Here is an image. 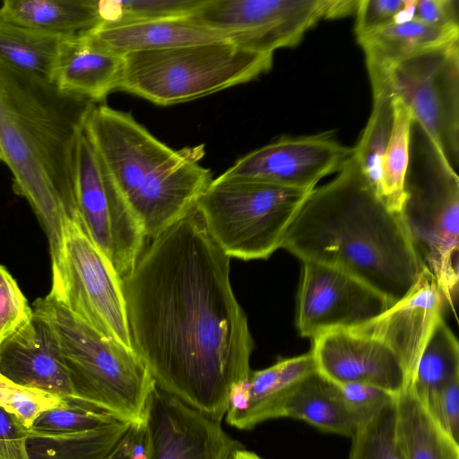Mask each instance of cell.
<instances>
[{"instance_id":"obj_43","label":"cell","mask_w":459,"mask_h":459,"mask_svg":"<svg viewBox=\"0 0 459 459\" xmlns=\"http://www.w3.org/2000/svg\"><path fill=\"white\" fill-rule=\"evenodd\" d=\"M230 459H262L255 453L246 450L244 447L236 450Z\"/></svg>"},{"instance_id":"obj_28","label":"cell","mask_w":459,"mask_h":459,"mask_svg":"<svg viewBox=\"0 0 459 459\" xmlns=\"http://www.w3.org/2000/svg\"><path fill=\"white\" fill-rule=\"evenodd\" d=\"M371 88L372 109L357 144L352 147V157L377 191L384 154L392 133L394 108V97L385 84L373 85Z\"/></svg>"},{"instance_id":"obj_35","label":"cell","mask_w":459,"mask_h":459,"mask_svg":"<svg viewBox=\"0 0 459 459\" xmlns=\"http://www.w3.org/2000/svg\"><path fill=\"white\" fill-rule=\"evenodd\" d=\"M355 14L354 30L359 37L393 23L412 20L413 6L410 0H358Z\"/></svg>"},{"instance_id":"obj_30","label":"cell","mask_w":459,"mask_h":459,"mask_svg":"<svg viewBox=\"0 0 459 459\" xmlns=\"http://www.w3.org/2000/svg\"><path fill=\"white\" fill-rule=\"evenodd\" d=\"M394 124L377 193L390 210L399 213L404 198L412 117L408 108L396 98H394Z\"/></svg>"},{"instance_id":"obj_22","label":"cell","mask_w":459,"mask_h":459,"mask_svg":"<svg viewBox=\"0 0 459 459\" xmlns=\"http://www.w3.org/2000/svg\"><path fill=\"white\" fill-rule=\"evenodd\" d=\"M357 39L371 77L407 58L459 41V27H437L411 20L372 30Z\"/></svg>"},{"instance_id":"obj_34","label":"cell","mask_w":459,"mask_h":459,"mask_svg":"<svg viewBox=\"0 0 459 459\" xmlns=\"http://www.w3.org/2000/svg\"><path fill=\"white\" fill-rule=\"evenodd\" d=\"M68 401L44 391L18 385L0 374V406L30 429L37 416Z\"/></svg>"},{"instance_id":"obj_31","label":"cell","mask_w":459,"mask_h":459,"mask_svg":"<svg viewBox=\"0 0 459 459\" xmlns=\"http://www.w3.org/2000/svg\"><path fill=\"white\" fill-rule=\"evenodd\" d=\"M351 439L349 459H405L397 434L394 399L364 422Z\"/></svg>"},{"instance_id":"obj_23","label":"cell","mask_w":459,"mask_h":459,"mask_svg":"<svg viewBox=\"0 0 459 459\" xmlns=\"http://www.w3.org/2000/svg\"><path fill=\"white\" fill-rule=\"evenodd\" d=\"M0 17L63 39L90 34L103 23L97 0H4Z\"/></svg>"},{"instance_id":"obj_38","label":"cell","mask_w":459,"mask_h":459,"mask_svg":"<svg viewBox=\"0 0 459 459\" xmlns=\"http://www.w3.org/2000/svg\"><path fill=\"white\" fill-rule=\"evenodd\" d=\"M420 402L433 420L459 442V377L431 392Z\"/></svg>"},{"instance_id":"obj_3","label":"cell","mask_w":459,"mask_h":459,"mask_svg":"<svg viewBox=\"0 0 459 459\" xmlns=\"http://www.w3.org/2000/svg\"><path fill=\"white\" fill-rule=\"evenodd\" d=\"M96 105L0 60V150L13 191L34 211L49 244L60 250L65 218L79 216L77 152Z\"/></svg>"},{"instance_id":"obj_11","label":"cell","mask_w":459,"mask_h":459,"mask_svg":"<svg viewBox=\"0 0 459 459\" xmlns=\"http://www.w3.org/2000/svg\"><path fill=\"white\" fill-rule=\"evenodd\" d=\"M358 0H204L191 16L255 51L297 46L324 19L355 13Z\"/></svg>"},{"instance_id":"obj_42","label":"cell","mask_w":459,"mask_h":459,"mask_svg":"<svg viewBox=\"0 0 459 459\" xmlns=\"http://www.w3.org/2000/svg\"><path fill=\"white\" fill-rule=\"evenodd\" d=\"M0 459H28L25 450V438L0 440Z\"/></svg>"},{"instance_id":"obj_9","label":"cell","mask_w":459,"mask_h":459,"mask_svg":"<svg viewBox=\"0 0 459 459\" xmlns=\"http://www.w3.org/2000/svg\"><path fill=\"white\" fill-rule=\"evenodd\" d=\"M51 264L48 295L107 338L134 350L122 279L90 238L80 217L65 218L59 254Z\"/></svg>"},{"instance_id":"obj_10","label":"cell","mask_w":459,"mask_h":459,"mask_svg":"<svg viewBox=\"0 0 459 459\" xmlns=\"http://www.w3.org/2000/svg\"><path fill=\"white\" fill-rule=\"evenodd\" d=\"M400 100L439 149L459 168V41L416 55L369 77Z\"/></svg>"},{"instance_id":"obj_24","label":"cell","mask_w":459,"mask_h":459,"mask_svg":"<svg viewBox=\"0 0 459 459\" xmlns=\"http://www.w3.org/2000/svg\"><path fill=\"white\" fill-rule=\"evenodd\" d=\"M394 402L397 434L405 459H459V442L433 420L409 387Z\"/></svg>"},{"instance_id":"obj_27","label":"cell","mask_w":459,"mask_h":459,"mask_svg":"<svg viewBox=\"0 0 459 459\" xmlns=\"http://www.w3.org/2000/svg\"><path fill=\"white\" fill-rule=\"evenodd\" d=\"M65 40L0 17V60L42 81L53 83L56 61Z\"/></svg>"},{"instance_id":"obj_7","label":"cell","mask_w":459,"mask_h":459,"mask_svg":"<svg viewBox=\"0 0 459 459\" xmlns=\"http://www.w3.org/2000/svg\"><path fill=\"white\" fill-rule=\"evenodd\" d=\"M119 91L156 105L194 100L268 72L273 54L230 40L123 55Z\"/></svg>"},{"instance_id":"obj_16","label":"cell","mask_w":459,"mask_h":459,"mask_svg":"<svg viewBox=\"0 0 459 459\" xmlns=\"http://www.w3.org/2000/svg\"><path fill=\"white\" fill-rule=\"evenodd\" d=\"M316 372L335 385L368 384L396 396L407 386L403 365L381 341L351 330H333L312 339Z\"/></svg>"},{"instance_id":"obj_13","label":"cell","mask_w":459,"mask_h":459,"mask_svg":"<svg viewBox=\"0 0 459 459\" xmlns=\"http://www.w3.org/2000/svg\"><path fill=\"white\" fill-rule=\"evenodd\" d=\"M393 304L357 278L333 267L303 262L297 299L299 334L311 339L351 330L375 319Z\"/></svg>"},{"instance_id":"obj_18","label":"cell","mask_w":459,"mask_h":459,"mask_svg":"<svg viewBox=\"0 0 459 459\" xmlns=\"http://www.w3.org/2000/svg\"><path fill=\"white\" fill-rule=\"evenodd\" d=\"M316 372L310 352L251 370L230 393L226 422L238 429L250 430L266 420L285 418L292 395Z\"/></svg>"},{"instance_id":"obj_40","label":"cell","mask_w":459,"mask_h":459,"mask_svg":"<svg viewBox=\"0 0 459 459\" xmlns=\"http://www.w3.org/2000/svg\"><path fill=\"white\" fill-rule=\"evenodd\" d=\"M414 20L437 26H458L457 0H416Z\"/></svg>"},{"instance_id":"obj_26","label":"cell","mask_w":459,"mask_h":459,"mask_svg":"<svg viewBox=\"0 0 459 459\" xmlns=\"http://www.w3.org/2000/svg\"><path fill=\"white\" fill-rule=\"evenodd\" d=\"M131 422L116 421L82 432L46 435L29 431L28 459H105L127 433Z\"/></svg>"},{"instance_id":"obj_6","label":"cell","mask_w":459,"mask_h":459,"mask_svg":"<svg viewBox=\"0 0 459 459\" xmlns=\"http://www.w3.org/2000/svg\"><path fill=\"white\" fill-rule=\"evenodd\" d=\"M400 216L424 270L455 315L459 281V177L414 120Z\"/></svg>"},{"instance_id":"obj_15","label":"cell","mask_w":459,"mask_h":459,"mask_svg":"<svg viewBox=\"0 0 459 459\" xmlns=\"http://www.w3.org/2000/svg\"><path fill=\"white\" fill-rule=\"evenodd\" d=\"M145 420L151 438L150 459H230L244 447L224 431L221 421L157 387Z\"/></svg>"},{"instance_id":"obj_33","label":"cell","mask_w":459,"mask_h":459,"mask_svg":"<svg viewBox=\"0 0 459 459\" xmlns=\"http://www.w3.org/2000/svg\"><path fill=\"white\" fill-rule=\"evenodd\" d=\"M118 420L104 411L68 401L65 405L40 412L29 431L46 435L69 434L100 429Z\"/></svg>"},{"instance_id":"obj_12","label":"cell","mask_w":459,"mask_h":459,"mask_svg":"<svg viewBox=\"0 0 459 459\" xmlns=\"http://www.w3.org/2000/svg\"><path fill=\"white\" fill-rule=\"evenodd\" d=\"M76 202L90 238L123 279L134 268L146 238L139 220L102 168L84 130L77 152Z\"/></svg>"},{"instance_id":"obj_36","label":"cell","mask_w":459,"mask_h":459,"mask_svg":"<svg viewBox=\"0 0 459 459\" xmlns=\"http://www.w3.org/2000/svg\"><path fill=\"white\" fill-rule=\"evenodd\" d=\"M33 311L16 281L0 265V344L27 323Z\"/></svg>"},{"instance_id":"obj_29","label":"cell","mask_w":459,"mask_h":459,"mask_svg":"<svg viewBox=\"0 0 459 459\" xmlns=\"http://www.w3.org/2000/svg\"><path fill=\"white\" fill-rule=\"evenodd\" d=\"M458 377V342L442 317L421 352L408 387L423 401L431 392Z\"/></svg>"},{"instance_id":"obj_39","label":"cell","mask_w":459,"mask_h":459,"mask_svg":"<svg viewBox=\"0 0 459 459\" xmlns=\"http://www.w3.org/2000/svg\"><path fill=\"white\" fill-rule=\"evenodd\" d=\"M151 438L145 419L131 424L127 433L105 459H150Z\"/></svg>"},{"instance_id":"obj_1","label":"cell","mask_w":459,"mask_h":459,"mask_svg":"<svg viewBox=\"0 0 459 459\" xmlns=\"http://www.w3.org/2000/svg\"><path fill=\"white\" fill-rule=\"evenodd\" d=\"M230 260L195 209L151 239L122 279L133 349L156 387L221 422L254 348Z\"/></svg>"},{"instance_id":"obj_8","label":"cell","mask_w":459,"mask_h":459,"mask_svg":"<svg viewBox=\"0 0 459 459\" xmlns=\"http://www.w3.org/2000/svg\"><path fill=\"white\" fill-rule=\"evenodd\" d=\"M311 191L242 178L212 179L196 210L212 240L230 257L267 259Z\"/></svg>"},{"instance_id":"obj_25","label":"cell","mask_w":459,"mask_h":459,"mask_svg":"<svg viewBox=\"0 0 459 459\" xmlns=\"http://www.w3.org/2000/svg\"><path fill=\"white\" fill-rule=\"evenodd\" d=\"M285 418L299 420L319 430L351 438L362 425L346 408L337 385L317 372L292 395Z\"/></svg>"},{"instance_id":"obj_14","label":"cell","mask_w":459,"mask_h":459,"mask_svg":"<svg viewBox=\"0 0 459 459\" xmlns=\"http://www.w3.org/2000/svg\"><path fill=\"white\" fill-rule=\"evenodd\" d=\"M352 153V147L330 132L284 136L244 155L220 177L312 191L322 178L340 171Z\"/></svg>"},{"instance_id":"obj_19","label":"cell","mask_w":459,"mask_h":459,"mask_svg":"<svg viewBox=\"0 0 459 459\" xmlns=\"http://www.w3.org/2000/svg\"><path fill=\"white\" fill-rule=\"evenodd\" d=\"M0 374L18 385L74 400L54 332L35 313L0 344Z\"/></svg>"},{"instance_id":"obj_37","label":"cell","mask_w":459,"mask_h":459,"mask_svg":"<svg viewBox=\"0 0 459 459\" xmlns=\"http://www.w3.org/2000/svg\"><path fill=\"white\" fill-rule=\"evenodd\" d=\"M337 387L346 408L361 424L395 398L389 392L368 384L351 383Z\"/></svg>"},{"instance_id":"obj_44","label":"cell","mask_w":459,"mask_h":459,"mask_svg":"<svg viewBox=\"0 0 459 459\" xmlns=\"http://www.w3.org/2000/svg\"><path fill=\"white\" fill-rule=\"evenodd\" d=\"M0 161H3V154H2L1 150H0Z\"/></svg>"},{"instance_id":"obj_5","label":"cell","mask_w":459,"mask_h":459,"mask_svg":"<svg viewBox=\"0 0 459 459\" xmlns=\"http://www.w3.org/2000/svg\"><path fill=\"white\" fill-rule=\"evenodd\" d=\"M32 311L54 332L74 400L126 422L145 419L155 382L134 350L107 338L47 295Z\"/></svg>"},{"instance_id":"obj_20","label":"cell","mask_w":459,"mask_h":459,"mask_svg":"<svg viewBox=\"0 0 459 459\" xmlns=\"http://www.w3.org/2000/svg\"><path fill=\"white\" fill-rule=\"evenodd\" d=\"M124 56L87 34L65 39L56 61L53 83L62 91L102 101L117 91Z\"/></svg>"},{"instance_id":"obj_2","label":"cell","mask_w":459,"mask_h":459,"mask_svg":"<svg viewBox=\"0 0 459 459\" xmlns=\"http://www.w3.org/2000/svg\"><path fill=\"white\" fill-rule=\"evenodd\" d=\"M302 262L341 270L393 305L415 286L423 267L400 213L390 210L351 156L307 196L281 245Z\"/></svg>"},{"instance_id":"obj_21","label":"cell","mask_w":459,"mask_h":459,"mask_svg":"<svg viewBox=\"0 0 459 459\" xmlns=\"http://www.w3.org/2000/svg\"><path fill=\"white\" fill-rule=\"evenodd\" d=\"M91 35L121 55L229 40L224 33L192 17L103 22Z\"/></svg>"},{"instance_id":"obj_32","label":"cell","mask_w":459,"mask_h":459,"mask_svg":"<svg viewBox=\"0 0 459 459\" xmlns=\"http://www.w3.org/2000/svg\"><path fill=\"white\" fill-rule=\"evenodd\" d=\"M204 0H101L103 22L191 17Z\"/></svg>"},{"instance_id":"obj_17","label":"cell","mask_w":459,"mask_h":459,"mask_svg":"<svg viewBox=\"0 0 459 459\" xmlns=\"http://www.w3.org/2000/svg\"><path fill=\"white\" fill-rule=\"evenodd\" d=\"M445 304L436 280L423 270L405 298L375 319L351 330L386 344L400 359L408 387L421 352L442 318Z\"/></svg>"},{"instance_id":"obj_41","label":"cell","mask_w":459,"mask_h":459,"mask_svg":"<svg viewBox=\"0 0 459 459\" xmlns=\"http://www.w3.org/2000/svg\"><path fill=\"white\" fill-rule=\"evenodd\" d=\"M29 434L21 420L0 406V440L24 439Z\"/></svg>"},{"instance_id":"obj_4","label":"cell","mask_w":459,"mask_h":459,"mask_svg":"<svg viewBox=\"0 0 459 459\" xmlns=\"http://www.w3.org/2000/svg\"><path fill=\"white\" fill-rule=\"evenodd\" d=\"M84 133L148 240L195 212L212 181L203 144L172 149L129 113L96 104Z\"/></svg>"}]
</instances>
